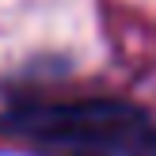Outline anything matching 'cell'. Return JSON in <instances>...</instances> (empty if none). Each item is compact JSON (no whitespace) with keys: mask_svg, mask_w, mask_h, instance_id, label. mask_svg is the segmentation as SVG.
Wrapping results in <instances>:
<instances>
[{"mask_svg":"<svg viewBox=\"0 0 156 156\" xmlns=\"http://www.w3.org/2000/svg\"><path fill=\"white\" fill-rule=\"evenodd\" d=\"M8 126L53 156H156V126L107 99L15 107Z\"/></svg>","mask_w":156,"mask_h":156,"instance_id":"6da1fadb","label":"cell"}]
</instances>
